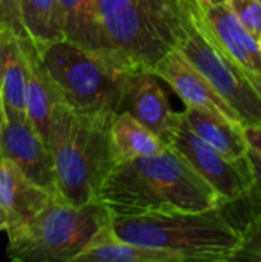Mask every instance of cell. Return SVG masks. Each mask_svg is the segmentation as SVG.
<instances>
[{
    "label": "cell",
    "instance_id": "obj_30",
    "mask_svg": "<svg viewBox=\"0 0 261 262\" xmlns=\"http://www.w3.org/2000/svg\"><path fill=\"white\" fill-rule=\"evenodd\" d=\"M0 158H2V155H0Z\"/></svg>",
    "mask_w": 261,
    "mask_h": 262
},
{
    "label": "cell",
    "instance_id": "obj_28",
    "mask_svg": "<svg viewBox=\"0 0 261 262\" xmlns=\"http://www.w3.org/2000/svg\"><path fill=\"white\" fill-rule=\"evenodd\" d=\"M206 3H211V5H218V3H228L229 0H203Z\"/></svg>",
    "mask_w": 261,
    "mask_h": 262
},
{
    "label": "cell",
    "instance_id": "obj_26",
    "mask_svg": "<svg viewBox=\"0 0 261 262\" xmlns=\"http://www.w3.org/2000/svg\"><path fill=\"white\" fill-rule=\"evenodd\" d=\"M6 229H8V215L0 203V232H6Z\"/></svg>",
    "mask_w": 261,
    "mask_h": 262
},
{
    "label": "cell",
    "instance_id": "obj_2",
    "mask_svg": "<svg viewBox=\"0 0 261 262\" xmlns=\"http://www.w3.org/2000/svg\"><path fill=\"white\" fill-rule=\"evenodd\" d=\"M111 229L120 239L163 250L175 262L232 261L240 244V229L223 206L200 212L112 215Z\"/></svg>",
    "mask_w": 261,
    "mask_h": 262
},
{
    "label": "cell",
    "instance_id": "obj_16",
    "mask_svg": "<svg viewBox=\"0 0 261 262\" xmlns=\"http://www.w3.org/2000/svg\"><path fill=\"white\" fill-rule=\"evenodd\" d=\"M22 37L0 29V97L5 117H26V58Z\"/></svg>",
    "mask_w": 261,
    "mask_h": 262
},
{
    "label": "cell",
    "instance_id": "obj_14",
    "mask_svg": "<svg viewBox=\"0 0 261 262\" xmlns=\"http://www.w3.org/2000/svg\"><path fill=\"white\" fill-rule=\"evenodd\" d=\"M57 3L63 40L122 68L102 29L95 0H57Z\"/></svg>",
    "mask_w": 261,
    "mask_h": 262
},
{
    "label": "cell",
    "instance_id": "obj_8",
    "mask_svg": "<svg viewBox=\"0 0 261 262\" xmlns=\"http://www.w3.org/2000/svg\"><path fill=\"white\" fill-rule=\"evenodd\" d=\"M166 144L183 157L186 163L214 189L223 206L249 196L254 178L248 155L240 161L225 157L192 132L185 123L183 115Z\"/></svg>",
    "mask_w": 261,
    "mask_h": 262
},
{
    "label": "cell",
    "instance_id": "obj_11",
    "mask_svg": "<svg viewBox=\"0 0 261 262\" xmlns=\"http://www.w3.org/2000/svg\"><path fill=\"white\" fill-rule=\"evenodd\" d=\"M200 3L217 43L261 95V49L257 37L243 28L228 3Z\"/></svg>",
    "mask_w": 261,
    "mask_h": 262
},
{
    "label": "cell",
    "instance_id": "obj_3",
    "mask_svg": "<svg viewBox=\"0 0 261 262\" xmlns=\"http://www.w3.org/2000/svg\"><path fill=\"white\" fill-rule=\"evenodd\" d=\"M114 115L78 114L62 103L55 107L46 137L55 196L75 206L95 201L102 181L117 163L111 141Z\"/></svg>",
    "mask_w": 261,
    "mask_h": 262
},
{
    "label": "cell",
    "instance_id": "obj_10",
    "mask_svg": "<svg viewBox=\"0 0 261 262\" xmlns=\"http://www.w3.org/2000/svg\"><path fill=\"white\" fill-rule=\"evenodd\" d=\"M168 83L182 98L186 107L200 109L214 115L225 117L243 126L238 112L217 92L208 78L203 77L175 48L168 51L151 71Z\"/></svg>",
    "mask_w": 261,
    "mask_h": 262
},
{
    "label": "cell",
    "instance_id": "obj_7",
    "mask_svg": "<svg viewBox=\"0 0 261 262\" xmlns=\"http://www.w3.org/2000/svg\"><path fill=\"white\" fill-rule=\"evenodd\" d=\"M174 48L238 112L243 126L261 123V95L217 43L200 0H175Z\"/></svg>",
    "mask_w": 261,
    "mask_h": 262
},
{
    "label": "cell",
    "instance_id": "obj_24",
    "mask_svg": "<svg viewBox=\"0 0 261 262\" xmlns=\"http://www.w3.org/2000/svg\"><path fill=\"white\" fill-rule=\"evenodd\" d=\"M248 163L251 166V172H252V178H254L249 196L255 195V198L260 201L261 204V157L251 147L248 150Z\"/></svg>",
    "mask_w": 261,
    "mask_h": 262
},
{
    "label": "cell",
    "instance_id": "obj_4",
    "mask_svg": "<svg viewBox=\"0 0 261 262\" xmlns=\"http://www.w3.org/2000/svg\"><path fill=\"white\" fill-rule=\"evenodd\" d=\"M35 45V43H34ZM62 104L78 114H117L131 74L63 38L37 46Z\"/></svg>",
    "mask_w": 261,
    "mask_h": 262
},
{
    "label": "cell",
    "instance_id": "obj_17",
    "mask_svg": "<svg viewBox=\"0 0 261 262\" xmlns=\"http://www.w3.org/2000/svg\"><path fill=\"white\" fill-rule=\"evenodd\" d=\"M182 115L191 130L215 150L235 161L246 158L249 144L245 140L242 124L194 107H186Z\"/></svg>",
    "mask_w": 261,
    "mask_h": 262
},
{
    "label": "cell",
    "instance_id": "obj_22",
    "mask_svg": "<svg viewBox=\"0 0 261 262\" xmlns=\"http://www.w3.org/2000/svg\"><path fill=\"white\" fill-rule=\"evenodd\" d=\"M228 5L243 28L254 37H258L261 34L260 0H229Z\"/></svg>",
    "mask_w": 261,
    "mask_h": 262
},
{
    "label": "cell",
    "instance_id": "obj_19",
    "mask_svg": "<svg viewBox=\"0 0 261 262\" xmlns=\"http://www.w3.org/2000/svg\"><path fill=\"white\" fill-rule=\"evenodd\" d=\"M111 141L117 161L158 155L168 147L158 135L128 111H120L114 115L111 123Z\"/></svg>",
    "mask_w": 261,
    "mask_h": 262
},
{
    "label": "cell",
    "instance_id": "obj_23",
    "mask_svg": "<svg viewBox=\"0 0 261 262\" xmlns=\"http://www.w3.org/2000/svg\"><path fill=\"white\" fill-rule=\"evenodd\" d=\"M0 29H9L18 37H28L22 18L20 0H0Z\"/></svg>",
    "mask_w": 261,
    "mask_h": 262
},
{
    "label": "cell",
    "instance_id": "obj_5",
    "mask_svg": "<svg viewBox=\"0 0 261 262\" xmlns=\"http://www.w3.org/2000/svg\"><path fill=\"white\" fill-rule=\"evenodd\" d=\"M105 37L129 72L152 71L174 48L175 0H95Z\"/></svg>",
    "mask_w": 261,
    "mask_h": 262
},
{
    "label": "cell",
    "instance_id": "obj_15",
    "mask_svg": "<svg viewBox=\"0 0 261 262\" xmlns=\"http://www.w3.org/2000/svg\"><path fill=\"white\" fill-rule=\"evenodd\" d=\"M20 41L26 58V118L46 140L60 100L34 41L29 37H22Z\"/></svg>",
    "mask_w": 261,
    "mask_h": 262
},
{
    "label": "cell",
    "instance_id": "obj_29",
    "mask_svg": "<svg viewBox=\"0 0 261 262\" xmlns=\"http://www.w3.org/2000/svg\"><path fill=\"white\" fill-rule=\"evenodd\" d=\"M257 41H258V46H260V49H261V34L257 37Z\"/></svg>",
    "mask_w": 261,
    "mask_h": 262
},
{
    "label": "cell",
    "instance_id": "obj_12",
    "mask_svg": "<svg viewBox=\"0 0 261 262\" xmlns=\"http://www.w3.org/2000/svg\"><path fill=\"white\" fill-rule=\"evenodd\" d=\"M122 111L131 112L165 143L182 121V114L172 109L158 77L149 71L131 74Z\"/></svg>",
    "mask_w": 261,
    "mask_h": 262
},
{
    "label": "cell",
    "instance_id": "obj_27",
    "mask_svg": "<svg viewBox=\"0 0 261 262\" xmlns=\"http://www.w3.org/2000/svg\"><path fill=\"white\" fill-rule=\"evenodd\" d=\"M5 121V112H3V104H2V97H0V127L3 126Z\"/></svg>",
    "mask_w": 261,
    "mask_h": 262
},
{
    "label": "cell",
    "instance_id": "obj_1",
    "mask_svg": "<svg viewBox=\"0 0 261 262\" xmlns=\"http://www.w3.org/2000/svg\"><path fill=\"white\" fill-rule=\"evenodd\" d=\"M95 201L111 216L223 206L214 189L169 146L158 155L118 160L102 181Z\"/></svg>",
    "mask_w": 261,
    "mask_h": 262
},
{
    "label": "cell",
    "instance_id": "obj_21",
    "mask_svg": "<svg viewBox=\"0 0 261 262\" xmlns=\"http://www.w3.org/2000/svg\"><path fill=\"white\" fill-rule=\"evenodd\" d=\"M232 261L261 262V212L240 229V244Z\"/></svg>",
    "mask_w": 261,
    "mask_h": 262
},
{
    "label": "cell",
    "instance_id": "obj_9",
    "mask_svg": "<svg viewBox=\"0 0 261 262\" xmlns=\"http://www.w3.org/2000/svg\"><path fill=\"white\" fill-rule=\"evenodd\" d=\"M0 155L12 161L31 181L55 195L49 146L26 117H5L0 127Z\"/></svg>",
    "mask_w": 261,
    "mask_h": 262
},
{
    "label": "cell",
    "instance_id": "obj_20",
    "mask_svg": "<svg viewBox=\"0 0 261 262\" xmlns=\"http://www.w3.org/2000/svg\"><path fill=\"white\" fill-rule=\"evenodd\" d=\"M20 9L26 34L35 46L63 38L57 0H20Z\"/></svg>",
    "mask_w": 261,
    "mask_h": 262
},
{
    "label": "cell",
    "instance_id": "obj_25",
    "mask_svg": "<svg viewBox=\"0 0 261 262\" xmlns=\"http://www.w3.org/2000/svg\"><path fill=\"white\" fill-rule=\"evenodd\" d=\"M245 140L251 149H254L261 157V123H252L243 126Z\"/></svg>",
    "mask_w": 261,
    "mask_h": 262
},
{
    "label": "cell",
    "instance_id": "obj_6",
    "mask_svg": "<svg viewBox=\"0 0 261 262\" xmlns=\"http://www.w3.org/2000/svg\"><path fill=\"white\" fill-rule=\"evenodd\" d=\"M111 223V213L98 201L82 206L54 196L28 224L8 235L6 256L17 262H74Z\"/></svg>",
    "mask_w": 261,
    "mask_h": 262
},
{
    "label": "cell",
    "instance_id": "obj_18",
    "mask_svg": "<svg viewBox=\"0 0 261 262\" xmlns=\"http://www.w3.org/2000/svg\"><path fill=\"white\" fill-rule=\"evenodd\" d=\"M74 262H175L158 249L120 239L111 229L103 227Z\"/></svg>",
    "mask_w": 261,
    "mask_h": 262
},
{
    "label": "cell",
    "instance_id": "obj_13",
    "mask_svg": "<svg viewBox=\"0 0 261 262\" xmlns=\"http://www.w3.org/2000/svg\"><path fill=\"white\" fill-rule=\"evenodd\" d=\"M54 196L31 181L12 161L0 158V203L8 215V235L28 224Z\"/></svg>",
    "mask_w": 261,
    "mask_h": 262
},
{
    "label": "cell",
    "instance_id": "obj_31",
    "mask_svg": "<svg viewBox=\"0 0 261 262\" xmlns=\"http://www.w3.org/2000/svg\"><path fill=\"white\" fill-rule=\"evenodd\" d=\"M260 2H261V0H260Z\"/></svg>",
    "mask_w": 261,
    "mask_h": 262
}]
</instances>
